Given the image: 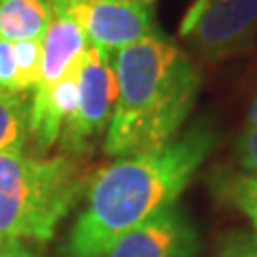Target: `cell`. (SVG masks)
Here are the masks:
<instances>
[{"label":"cell","mask_w":257,"mask_h":257,"mask_svg":"<svg viewBox=\"0 0 257 257\" xmlns=\"http://www.w3.org/2000/svg\"><path fill=\"white\" fill-rule=\"evenodd\" d=\"M52 18L50 0H0V38L42 40Z\"/></svg>","instance_id":"cell-10"},{"label":"cell","mask_w":257,"mask_h":257,"mask_svg":"<svg viewBox=\"0 0 257 257\" xmlns=\"http://www.w3.org/2000/svg\"><path fill=\"white\" fill-rule=\"evenodd\" d=\"M50 6L109 52L155 35L156 0H50Z\"/></svg>","instance_id":"cell-6"},{"label":"cell","mask_w":257,"mask_h":257,"mask_svg":"<svg viewBox=\"0 0 257 257\" xmlns=\"http://www.w3.org/2000/svg\"><path fill=\"white\" fill-rule=\"evenodd\" d=\"M0 257H42L37 249L29 248L23 240L0 242Z\"/></svg>","instance_id":"cell-17"},{"label":"cell","mask_w":257,"mask_h":257,"mask_svg":"<svg viewBox=\"0 0 257 257\" xmlns=\"http://www.w3.org/2000/svg\"><path fill=\"white\" fill-rule=\"evenodd\" d=\"M114 103V52L88 44L80 63L76 107L59 134L65 155L80 156L90 151V145L109 128Z\"/></svg>","instance_id":"cell-4"},{"label":"cell","mask_w":257,"mask_h":257,"mask_svg":"<svg viewBox=\"0 0 257 257\" xmlns=\"http://www.w3.org/2000/svg\"><path fill=\"white\" fill-rule=\"evenodd\" d=\"M114 76L116 103L105 153L116 158L172 141L200 90V71L191 57L156 33L114 52Z\"/></svg>","instance_id":"cell-2"},{"label":"cell","mask_w":257,"mask_h":257,"mask_svg":"<svg viewBox=\"0 0 257 257\" xmlns=\"http://www.w3.org/2000/svg\"><path fill=\"white\" fill-rule=\"evenodd\" d=\"M82 57L44 92H35L29 114V132L38 151H48L59 139L61 128L78 99V76Z\"/></svg>","instance_id":"cell-8"},{"label":"cell","mask_w":257,"mask_h":257,"mask_svg":"<svg viewBox=\"0 0 257 257\" xmlns=\"http://www.w3.org/2000/svg\"><path fill=\"white\" fill-rule=\"evenodd\" d=\"M215 257H257V230H230L219 242Z\"/></svg>","instance_id":"cell-14"},{"label":"cell","mask_w":257,"mask_h":257,"mask_svg":"<svg viewBox=\"0 0 257 257\" xmlns=\"http://www.w3.org/2000/svg\"><path fill=\"white\" fill-rule=\"evenodd\" d=\"M0 88L12 93L18 92V65L14 42L0 38Z\"/></svg>","instance_id":"cell-16"},{"label":"cell","mask_w":257,"mask_h":257,"mask_svg":"<svg viewBox=\"0 0 257 257\" xmlns=\"http://www.w3.org/2000/svg\"><path fill=\"white\" fill-rule=\"evenodd\" d=\"M215 191L221 200L244 213L257 230V175H223Z\"/></svg>","instance_id":"cell-12"},{"label":"cell","mask_w":257,"mask_h":257,"mask_svg":"<svg viewBox=\"0 0 257 257\" xmlns=\"http://www.w3.org/2000/svg\"><path fill=\"white\" fill-rule=\"evenodd\" d=\"M213 141V128L198 122L162 147L101 168L88 183L86 204L61 246V257H105L128 230L174 206Z\"/></svg>","instance_id":"cell-1"},{"label":"cell","mask_w":257,"mask_h":257,"mask_svg":"<svg viewBox=\"0 0 257 257\" xmlns=\"http://www.w3.org/2000/svg\"><path fill=\"white\" fill-rule=\"evenodd\" d=\"M31 105L23 93L0 88V153H21L29 136Z\"/></svg>","instance_id":"cell-11"},{"label":"cell","mask_w":257,"mask_h":257,"mask_svg":"<svg viewBox=\"0 0 257 257\" xmlns=\"http://www.w3.org/2000/svg\"><path fill=\"white\" fill-rule=\"evenodd\" d=\"M248 126H253L257 128V90L251 97V103H249V109H248Z\"/></svg>","instance_id":"cell-18"},{"label":"cell","mask_w":257,"mask_h":257,"mask_svg":"<svg viewBox=\"0 0 257 257\" xmlns=\"http://www.w3.org/2000/svg\"><path fill=\"white\" fill-rule=\"evenodd\" d=\"M179 35L208 61L238 54L257 37V0H193Z\"/></svg>","instance_id":"cell-5"},{"label":"cell","mask_w":257,"mask_h":257,"mask_svg":"<svg viewBox=\"0 0 257 257\" xmlns=\"http://www.w3.org/2000/svg\"><path fill=\"white\" fill-rule=\"evenodd\" d=\"M234 156L249 175H257V128L246 126L234 143Z\"/></svg>","instance_id":"cell-15"},{"label":"cell","mask_w":257,"mask_h":257,"mask_svg":"<svg viewBox=\"0 0 257 257\" xmlns=\"http://www.w3.org/2000/svg\"><path fill=\"white\" fill-rule=\"evenodd\" d=\"M88 44L86 35L73 19L54 12L52 23L42 38V71L35 92L52 88L82 57Z\"/></svg>","instance_id":"cell-9"},{"label":"cell","mask_w":257,"mask_h":257,"mask_svg":"<svg viewBox=\"0 0 257 257\" xmlns=\"http://www.w3.org/2000/svg\"><path fill=\"white\" fill-rule=\"evenodd\" d=\"M200 236L191 217L168 206L120 236L105 257H196Z\"/></svg>","instance_id":"cell-7"},{"label":"cell","mask_w":257,"mask_h":257,"mask_svg":"<svg viewBox=\"0 0 257 257\" xmlns=\"http://www.w3.org/2000/svg\"><path fill=\"white\" fill-rule=\"evenodd\" d=\"M18 65V92L25 93L37 88L42 71V40L14 42Z\"/></svg>","instance_id":"cell-13"},{"label":"cell","mask_w":257,"mask_h":257,"mask_svg":"<svg viewBox=\"0 0 257 257\" xmlns=\"http://www.w3.org/2000/svg\"><path fill=\"white\" fill-rule=\"evenodd\" d=\"M86 185L74 156L0 153V242H48Z\"/></svg>","instance_id":"cell-3"}]
</instances>
